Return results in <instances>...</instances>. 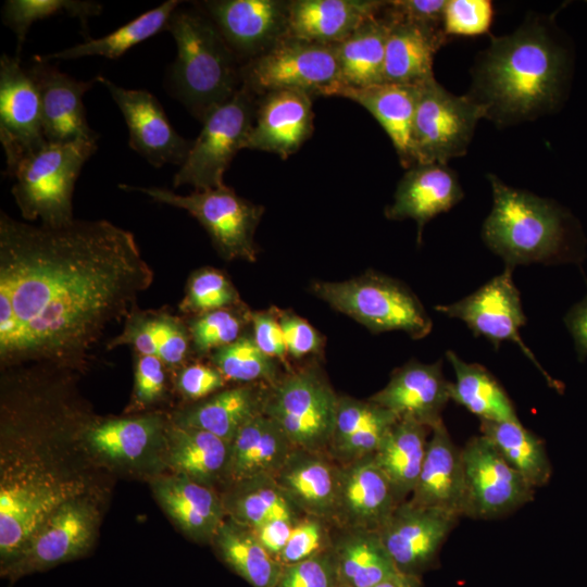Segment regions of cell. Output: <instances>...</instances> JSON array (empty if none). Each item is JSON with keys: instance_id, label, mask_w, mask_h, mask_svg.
I'll return each mask as SVG.
<instances>
[{"instance_id": "1", "label": "cell", "mask_w": 587, "mask_h": 587, "mask_svg": "<svg viewBox=\"0 0 587 587\" xmlns=\"http://www.w3.org/2000/svg\"><path fill=\"white\" fill-rule=\"evenodd\" d=\"M153 278L133 233L110 221L47 226L1 212V369L82 370Z\"/></svg>"}, {"instance_id": "2", "label": "cell", "mask_w": 587, "mask_h": 587, "mask_svg": "<svg viewBox=\"0 0 587 587\" xmlns=\"http://www.w3.org/2000/svg\"><path fill=\"white\" fill-rule=\"evenodd\" d=\"M570 57L546 23L527 21L491 39L478 58L470 95L497 125L534 120L563 100Z\"/></svg>"}, {"instance_id": "3", "label": "cell", "mask_w": 587, "mask_h": 587, "mask_svg": "<svg viewBox=\"0 0 587 587\" xmlns=\"http://www.w3.org/2000/svg\"><path fill=\"white\" fill-rule=\"evenodd\" d=\"M177 48L174 93L199 121L240 88L238 58L213 21L193 9L175 10L166 26Z\"/></svg>"}, {"instance_id": "4", "label": "cell", "mask_w": 587, "mask_h": 587, "mask_svg": "<svg viewBox=\"0 0 587 587\" xmlns=\"http://www.w3.org/2000/svg\"><path fill=\"white\" fill-rule=\"evenodd\" d=\"M492 209L484 222L485 243L505 266L549 263L562 258L569 215L553 201L505 185L488 174Z\"/></svg>"}, {"instance_id": "5", "label": "cell", "mask_w": 587, "mask_h": 587, "mask_svg": "<svg viewBox=\"0 0 587 587\" xmlns=\"http://www.w3.org/2000/svg\"><path fill=\"white\" fill-rule=\"evenodd\" d=\"M96 150L97 142L47 141L22 158L5 175L14 180L11 192L23 218L47 226L73 222L75 184Z\"/></svg>"}, {"instance_id": "6", "label": "cell", "mask_w": 587, "mask_h": 587, "mask_svg": "<svg viewBox=\"0 0 587 587\" xmlns=\"http://www.w3.org/2000/svg\"><path fill=\"white\" fill-rule=\"evenodd\" d=\"M310 291L372 333L401 330L421 339L433 327L430 316L407 285L371 270L341 282L313 280Z\"/></svg>"}, {"instance_id": "7", "label": "cell", "mask_w": 587, "mask_h": 587, "mask_svg": "<svg viewBox=\"0 0 587 587\" xmlns=\"http://www.w3.org/2000/svg\"><path fill=\"white\" fill-rule=\"evenodd\" d=\"M339 395L317 362L294 369L270 387L264 414L300 449L327 452Z\"/></svg>"}, {"instance_id": "8", "label": "cell", "mask_w": 587, "mask_h": 587, "mask_svg": "<svg viewBox=\"0 0 587 587\" xmlns=\"http://www.w3.org/2000/svg\"><path fill=\"white\" fill-rule=\"evenodd\" d=\"M120 188L139 191L154 202L185 210L208 232L217 253L227 261L255 262L258 246L254 234L264 208L238 196L226 185L218 188L195 190L178 195L161 187L120 185Z\"/></svg>"}, {"instance_id": "9", "label": "cell", "mask_w": 587, "mask_h": 587, "mask_svg": "<svg viewBox=\"0 0 587 587\" xmlns=\"http://www.w3.org/2000/svg\"><path fill=\"white\" fill-rule=\"evenodd\" d=\"M79 485L36 465L2 475L0 554L3 570L14 563L42 523L64 502L78 497Z\"/></svg>"}, {"instance_id": "10", "label": "cell", "mask_w": 587, "mask_h": 587, "mask_svg": "<svg viewBox=\"0 0 587 587\" xmlns=\"http://www.w3.org/2000/svg\"><path fill=\"white\" fill-rule=\"evenodd\" d=\"M240 83L257 97L282 89L330 97L341 85L336 45L288 35L242 64Z\"/></svg>"}, {"instance_id": "11", "label": "cell", "mask_w": 587, "mask_h": 587, "mask_svg": "<svg viewBox=\"0 0 587 587\" xmlns=\"http://www.w3.org/2000/svg\"><path fill=\"white\" fill-rule=\"evenodd\" d=\"M257 96L240 88L203 118L202 129L185 162L173 177L175 188L190 185L196 190L218 188L236 153L243 149L252 128Z\"/></svg>"}, {"instance_id": "12", "label": "cell", "mask_w": 587, "mask_h": 587, "mask_svg": "<svg viewBox=\"0 0 587 587\" xmlns=\"http://www.w3.org/2000/svg\"><path fill=\"white\" fill-rule=\"evenodd\" d=\"M486 111L469 96H455L435 78L419 85L412 127L415 164H446L466 153Z\"/></svg>"}, {"instance_id": "13", "label": "cell", "mask_w": 587, "mask_h": 587, "mask_svg": "<svg viewBox=\"0 0 587 587\" xmlns=\"http://www.w3.org/2000/svg\"><path fill=\"white\" fill-rule=\"evenodd\" d=\"M461 449L465 487L463 516L496 519L533 500L535 488L485 436L470 438Z\"/></svg>"}, {"instance_id": "14", "label": "cell", "mask_w": 587, "mask_h": 587, "mask_svg": "<svg viewBox=\"0 0 587 587\" xmlns=\"http://www.w3.org/2000/svg\"><path fill=\"white\" fill-rule=\"evenodd\" d=\"M512 270L505 266L501 274L492 277L472 295L451 304L437 305L436 310L449 317L463 321L475 336L487 338L496 347L502 341L516 342L548 384L559 390V383L540 366L520 336L526 316L520 292L512 278Z\"/></svg>"}, {"instance_id": "15", "label": "cell", "mask_w": 587, "mask_h": 587, "mask_svg": "<svg viewBox=\"0 0 587 587\" xmlns=\"http://www.w3.org/2000/svg\"><path fill=\"white\" fill-rule=\"evenodd\" d=\"M455 514L417 507L408 500L392 512L378 534L397 569L422 577L438 564L439 552L458 524Z\"/></svg>"}, {"instance_id": "16", "label": "cell", "mask_w": 587, "mask_h": 587, "mask_svg": "<svg viewBox=\"0 0 587 587\" xmlns=\"http://www.w3.org/2000/svg\"><path fill=\"white\" fill-rule=\"evenodd\" d=\"M0 140L5 174L47 142L37 86L20 57L7 53L0 58Z\"/></svg>"}, {"instance_id": "17", "label": "cell", "mask_w": 587, "mask_h": 587, "mask_svg": "<svg viewBox=\"0 0 587 587\" xmlns=\"http://www.w3.org/2000/svg\"><path fill=\"white\" fill-rule=\"evenodd\" d=\"M95 509L79 497L60 505L38 528L20 558L2 573L11 578L83 555L97 527Z\"/></svg>"}, {"instance_id": "18", "label": "cell", "mask_w": 587, "mask_h": 587, "mask_svg": "<svg viewBox=\"0 0 587 587\" xmlns=\"http://www.w3.org/2000/svg\"><path fill=\"white\" fill-rule=\"evenodd\" d=\"M98 83L104 85L120 108L129 132V147L150 164L182 165L192 141L182 137L170 123L158 99L145 89L121 87L99 75Z\"/></svg>"}, {"instance_id": "19", "label": "cell", "mask_w": 587, "mask_h": 587, "mask_svg": "<svg viewBox=\"0 0 587 587\" xmlns=\"http://www.w3.org/2000/svg\"><path fill=\"white\" fill-rule=\"evenodd\" d=\"M200 5L238 59L248 61L289 34V1L209 0Z\"/></svg>"}, {"instance_id": "20", "label": "cell", "mask_w": 587, "mask_h": 587, "mask_svg": "<svg viewBox=\"0 0 587 587\" xmlns=\"http://www.w3.org/2000/svg\"><path fill=\"white\" fill-rule=\"evenodd\" d=\"M41 101L43 135L48 142H97L99 134L88 124L84 95L98 83L77 80L49 62L27 66Z\"/></svg>"}, {"instance_id": "21", "label": "cell", "mask_w": 587, "mask_h": 587, "mask_svg": "<svg viewBox=\"0 0 587 587\" xmlns=\"http://www.w3.org/2000/svg\"><path fill=\"white\" fill-rule=\"evenodd\" d=\"M313 97L299 90H274L257 98L255 116L243 149L287 159L312 136Z\"/></svg>"}, {"instance_id": "22", "label": "cell", "mask_w": 587, "mask_h": 587, "mask_svg": "<svg viewBox=\"0 0 587 587\" xmlns=\"http://www.w3.org/2000/svg\"><path fill=\"white\" fill-rule=\"evenodd\" d=\"M339 465L334 524L378 532L401 503L392 485L372 455Z\"/></svg>"}, {"instance_id": "23", "label": "cell", "mask_w": 587, "mask_h": 587, "mask_svg": "<svg viewBox=\"0 0 587 587\" xmlns=\"http://www.w3.org/2000/svg\"><path fill=\"white\" fill-rule=\"evenodd\" d=\"M390 410L399 419H411L428 427L442 420L450 399V382L442 363L409 361L395 370L387 385L369 398Z\"/></svg>"}, {"instance_id": "24", "label": "cell", "mask_w": 587, "mask_h": 587, "mask_svg": "<svg viewBox=\"0 0 587 587\" xmlns=\"http://www.w3.org/2000/svg\"><path fill=\"white\" fill-rule=\"evenodd\" d=\"M463 196L455 173L446 164H415L399 180L394 202L386 208L385 215L392 221L414 220L420 243L424 226L453 208Z\"/></svg>"}, {"instance_id": "25", "label": "cell", "mask_w": 587, "mask_h": 587, "mask_svg": "<svg viewBox=\"0 0 587 587\" xmlns=\"http://www.w3.org/2000/svg\"><path fill=\"white\" fill-rule=\"evenodd\" d=\"M464 497L462 449L452 441L441 420L430 427L423 465L408 501L462 517Z\"/></svg>"}, {"instance_id": "26", "label": "cell", "mask_w": 587, "mask_h": 587, "mask_svg": "<svg viewBox=\"0 0 587 587\" xmlns=\"http://www.w3.org/2000/svg\"><path fill=\"white\" fill-rule=\"evenodd\" d=\"M339 473L340 465L327 452L295 448L272 477L304 515L333 522Z\"/></svg>"}, {"instance_id": "27", "label": "cell", "mask_w": 587, "mask_h": 587, "mask_svg": "<svg viewBox=\"0 0 587 587\" xmlns=\"http://www.w3.org/2000/svg\"><path fill=\"white\" fill-rule=\"evenodd\" d=\"M271 386L253 383L224 388L177 412L172 422L209 432L229 444L243 425L264 412Z\"/></svg>"}, {"instance_id": "28", "label": "cell", "mask_w": 587, "mask_h": 587, "mask_svg": "<svg viewBox=\"0 0 587 587\" xmlns=\"http://www.w3.org/2000/svg\"><path fill=\"white\" fill-rule=\"evenodd\" d=\"M296 447L264 413L243 425L229 442L223 483L228 486L261 476H274Z\"/></svg>"}, {"instance_id": "29", "label": "cell", "mask_w": 587, "mask_h": 587, "mask_svg": "<svg viewBox=\"0 0 587 587\" xmlns=\"http://www.w3.org/2000/svg\"><path fill=\"white\" fill-rule=\"evenodd\" d=\"M386 1L294 0L289 1V36L337 45L362 23L378 14Z\"/></svg>"}, {"instance_id": "30", "label": "cell", "mask_w": 587, "mask_h": 587, "mask_svg": "<svg viewBox=\"0 0 587 587\" xmlns=\"http://www.w3.org/2000/svg\"><path fill=\"white\" fill-rule=\"evenodd\" d=\"M398 419L370 399L339 395L327 453L339 464L371 457Z\"/></svg>"}, {"instance_id": "31", "label": "cell", "mask_w": 587, "mask_h": 587, "mask_svg": "<svg viewBox=\"0 0 587 587\" xmlns=\"http://www.w3.org/2000/svg\"><path fill=\"white\" fill-rule=\"evenodd\" d=\"M334 96L350 99L366 109L389 136L404 168L415 165L412 127L419 86L383 83L364 88L340 85Z\"/></svg>"}, {"instance_id": "32", "label": "cell", "mask_w": 587, "mask_h": 587, "mask_svg": "<svg viewBox=\"0 0 587 587\" xmlns=\"http://www.w3.org/2000/svg\"><path fill=\"white\" fill-rule=\"evenodd\" d=\"M391 20L392 25L385 51L384 83L419 86L435 78L433 72L435 53L449 37L444 28L392 17Z\"/></svg>"}, {"instance_id": "33", "label": "cell", "mask_w": 587, "mask_h": 587, "mask_svg": "<svg viewBox=\"0 0 587 587\" xmlns=\"http://www.w3.org/2000/svg\"><path fill=\"white\" fill-rule=\"evenodd\" d=\"M154 491L168 515L196 540L212 541L226 519L222 497L212 487L186 475L158 480Z\"/></svg>"}, {"instance_id": "34", "label": "cell", "mask_w": 587, "mask_h": 587, "mask_svg": "<svg viewBox=\"0 0 587 587\" xmlns=\"http://www.w3.org/2000/svg\"><path fill=\"white\" fill-rule=\"evenodd\" d=\"M338 584L374 587L401 572L378 532L335 526L330 549Z\"/></svg>"}, {"instance_id": "35", "label": "cell", "mask_w": 587, "mask_h": 587, "mask_svg": "<svg viewBox=\"0 0 587 587\" xmlns=\"http://www.w3.org/2000/svg\"><path fill=\"white\" fill-rule=\"evenodd\" d=\"M430 427L411 419H398L372 455L387 476L400 502L416 485L426 454Z\"/></svg>"}, {"instance_id": "36", "label": "cell", "mask_w": 587, "mask_h": 587, "mask_svg": "<svg viewBox=\"0 0 587 587\" xmlns=\"http://www.w3.org/2000/svg\"><path fill=\"white\" fill-rule=\"evenodd\" d=\"M391 25L392 20L384 7L336 45L341 85L364 88L384 83L386 42Z\"/></svg>"}, {"instance_id": "37", "label": "cell", "mask_w": 587, "mask_h": 587, "mask_svg": "<svg viewBox=\"0 0 587 587\" xmlns=\"http://www.w3.org/2000/svg\"><path fill=\"white\" fill-rule=\"evenodd\" d=\"M168 461L177 474L212 487L223 480L229 444L198 428L171 423L166 429Z\"/></svg>"}, {"instance_id": "38", "label": "cell", "mask_w": 587, "mask_h": 587, "mask_svg": "<svg viewBox=\"0 0 587 587\" xmlns=\"http://www.w3.org/2000/svg\"><path fill=\"white\" fill-rule=\"evenodd\" d=\"M211 542L220 559L252 587H273L276 583L283 565L251 528L226 517Z\"/></svg>"}, {"instance_id": "39", "label": "cell", "mask_w": 587, "mask_h": 587, "mask_svg": "<svg viewBox=\"0 0 587 587\" xmlns=\"http://www.w3.org/2000/svg\"><path fill=\"white\" fill-rule=\"evenodd\" d=\"M222 497L227 517L251 529L277 520L299 522L304 514L288 499L272 476L228 485Z\"/></svg>"}, {"instance_id": "40", "label": "cell", "mask_w": 587, "mask_h": 587, "mask_svg": "<svg viewBox=\"0 0 587 587\" xmlns=\"http://www.w3.org/2000/svg\"><path fill=\"white\" fill-rule=\"evenodd\" d=\"M446 357L455 374V382L450 383L451 400L479 421H520L505 390L485 367L464 362L451 350Z\"/></svg>"}, {"instance_id": "41", "label": "cell", "mask_w": 587, "mask_h": 587, "mask_svg": "<svg viewBox=\"0 0 587 587\" xmlns=\"http://www.w3.org/2000/svg\"><path fill=\"white\" fill-rule=\"evenodd\" d=\"M179 3L178 0H167L103 37L88 39L58 52L36 55L34 60L49 62L51 60H73L84 57L118 59L132 47L166 29L168 21Z\"/></svg>"}, {"instance_id": "42", "label": "cell", "mask_w": 587, "mask_h": 587, "mask_svg": "<svg viewBox=\"0 0 587 587\" xmlns=\"http://www.w3.org/2000/svg\"><path fill=\"white\" fill-rule=\"evenodd\" d=\"M480 434L535 489L549 483L552 466L545 442L521 421H480Z\"/></svg>"}, {"instance_id": "43", "label": "cell", "mask_w": 587, "mask_h": 587, "mask_svg": "<svg viewBox=\"0 0 587 587\" xmlns=\"http://www.w3.org/2000/svg\"><path fill=\"white\" fill-rule=\"evenodd\" d=\"M164 420L158 414L90 423L85 438L99 454L115 461L141 458L161 437Z\"/></svg>"}, {"instance_id": "44", "label": "cell", "mask_w": 587, "mask_h": 587, "mask_svg": "<svg viewBox=\"0 0 587 587\" xmlns=\"http://www.w3.org/2000/svg\"><path fill=\"white\" fill-rule=\"evenodd\" d=\"M209 359L227 382H235L238 385L253 383L274 385L284 375L280 372L282 364L260 350L251 332L214 351Z\"/></svg>"}, {"instance_id": "45", "label": "cell", "mask_w": 587, "mask_h": 587, "mask_svg": "<svg viewBox=\"0 0 587 587\" xmlns=\"http://www.w3.org/2000/svg\"><path fill=\"white\" fill-rule=\"evenodd\" d=\"M102 4L90 0H7L2 9V21L17 38V57L30 26L55 15H67L80 21L85 30L91 16L99 15Z\"/></svg>"}, {"instance_id": "46", "label": "cell", "mask_w": 587, "mask_h": 587, "mask_svg": "<svg viewBox=\"0 0 587 587\" xmlns=\"http://www.w3.org/2000/svg\"><path fill=\"white\" fill-rule=\"evenodd\" d=\"M251 310L243 303L191 316L186 321L192 352L199 358L210 357L247 333Z\"/></svg>"}, {"instance_id": "47", "label": "cell", "mask_w": 587, "mask_h": 587, "mask_svg": "<svg viewBox=\"0 0 587 587\" xmlns=\"http://www.w3.org/2000/svg\"><path fill=\"white\" fill-rule=\"evenodd\" d=\"M242 303L239 292L224 272L201 267L190 274L178 308L191 317Z\"/></svg>"}, {"instance_id": "48", "label": "cell", "mask_w": 587, "mask_h": 587, "mask_svg": "<svg viewBox=\"0 0 587 587\" xmlns=\"http://www.w3.org/2000/svg\"><path fill=\"white\" fill-rule=\"evenodd\" d=\"M335 526L332 521L304 515L294 525L277 560L288 565L330 551Z\"/></svg>"}, {"instance_id": "49", "label": "cell", "mask_w": 587, "mask_h": 587, "mask_svg": "<svg viewBox=\"0 0 587 587\" xmlns=\"http://www.w3.org/2000/svg\"><path fill=\"white\" fill-rule=\"evenodd\" d=\"M155 339L157 357L167 370H179L193 353L187 322L167 311H155Z\"/></svg>"}, {"instance_id": "50", "label": "cell", "mask_w": 587, "mask_h": 587, "mask_svg": "<svg viewBox=\"0 0 587 587\" xmlns=\"http://www.w3.org/2000/svg\"><path fill=\"white\" fill-rule=\"evenodd\" d=\"M494 17L489 0H447L444 30L447 36H473L487 33Z\"/></svg>"}, {"instance_id": "51", "label": "cell", "mask_w": 587, "mask_h": 587, "mask_svg": "<svg viewBox=\"0 0 587 587\" xmlns=\"http://www.w3.org/2000/svg\"><path fill=\"white\" fill-rule=\"evenodd\" d=\"M338 584L332 552L283 565L273 587H334Z\"/></svg>"}, {"instance_id": "52", "label": "cell", "mask_w": 587, "mask_h": 587, "mask_svg": "<svg viewBox=\"0 0 587 587\" xmlns=\"http://www.w3.org/2000/svg\"><path fill=\"white\" fill-rule=\"evenodd\" d=\"M277 313L289 359L301 360L322 353L324 338L307 320L290 310L277 308Z\"/></svg>"}, {"instance_id": "53", "label": "cell", "mask_w": 587, "mask_h": 587, "mask_svg": "<svg viewBox=\"0 0 587 587\" xmlns=\"http://www.w3.org/2000/svg\"><path fill=\"white\" fill-rule=\"evenodd\" d=\"M167 367L157 355L136 354L134 405L145 408L162 400L166 391Z\"/></svg>"}, {"instance_id": "54", "label": "cell", "mask_w": 587, "mask_h": 587, "mask_svg": "<svg viewBox=\"0 0 587 587\" xmlns=\"http://www.w3.org/2000/svg\"><path fill=\"white\" fill-rule=\"evenodd\" d=\"M251 335L260 350L276 360L284 366L285 372H290L289 358L284 340V334L278 320L277 308L273 307L263 311H251Z\"/></svg>"}, {"instance_id": "55", "label": "cell", "mask_w": 587, "mask_h": 587, "mask_svg": "<svg viewBox=\"0 0 587 587\" xmlns=\"http://www.w3.org/2000/svg\"><path fill=\"white\" fill-rule=\"evenodd\" d=\"M175 372L176 388L186 400L197 402L226 388L227 380L211 363H187Z\"/></svg>"}, {"instance_id": "56", "label": "cell", "mask_w": 587, "mask_h": 587, "mask_svg": "<svg viewBox=\"0 0 587 587\" xmlns=\"http://www.w3.org/2000/svg\"><path fill=\"white\" fill-rule=\"evenodd\" d=\"M120 346H130L136 354L157 355L155 311L136 309L126 320L123 330L107 344L112 350Z\"/></svg>"}, {"instance_id": "57", "label": "cell", "mask_w": 587, "mask_h": 587, "mask_svg": "<svg viewBox=\"0 0 587 587\" xmlns=\"http://www.w3.org/2000/svg\"><path fill=\"white\" fill-rule=\"evenodd\" d=\"M447 0H395L386 1L385 10L398 21L444 28Z\"/></svg>"}, {"instance_id": "58", "label": "cell", "mask_w": 587, "mask_h": 587, "mask_svg": "<svg viewBox=\"0 0 587 587\" xmlns=\"http://www.w3.org/2000/svg\"><path fill=\"white\" fill-rule=\"evenodd\" d=\"M295 524L296 523L286 520H277L268 522L252 530L262 546L275 559H278L290 537Z\"/></svg>"}, {"instance_id": "59", "label": "cell", "mask_w": 587, "mask_h": 587, "mask_svg": "<svg viewBox=\"0 0 587 587\" xmlns=\"http://www.w3.org/2000/svg\"><path fill=\"white\" fill-rule=\"evenodd\" d=\"M565 324L580 357L587 355V296L566 315Z\"/></svg>"}, {"instance_id": "60", "label": "cell", "mask_w": 587, "mask_h": 587, "mask_svg": "<svg viewBox=\"0 0 587 587\" xmlns=\"http://www.w3.org/2000/svg\"><path fill=\"white\" fill-rule=\"evenodd\" d=\"M374 587H423V582L422 577L401 573L377 584Z\"/></svg>"}, {"instance_id": "61", "label": "cell", "mask_w": 587, "mask_h": 587, "mask_svg": "<svg viewBox=\"0 0 587 587\" xmlns=\"http://www.w3.org/2000/svg\"><path fill=\"white\" fill-rule=\"evenodd\" d=\"M334 587H347V586L337 584V585H335Z\"/></svg>"}]
</instances>
